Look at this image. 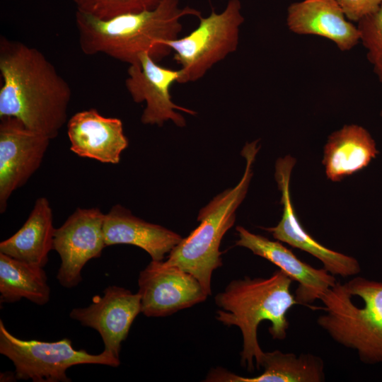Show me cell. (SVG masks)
<instances>
[{
    "mask_svg": "<svg viewBox=\"0 0 382 382\" xmlns=\"http://www.w3.org/2000/svg\"><path fill=\"white\" fill-rule=\"evenodd\" d=\"M0 74V118L55 138L68 121L72 92L52 62L37 48L1 36Z\"/></svg>",
    "mask_w": 382,
    "mask_h": 382,
    "instance_id": "obj_1",
    "label": "cell"
},
{
    "mask_svg": "<svg viewBox=\"0 0 382 382\" xmlns=\"http://www.w3.org/2000/svg\"><path fill=\"white\" fill-rule=\"evenodd\" d=\"M179 1L161 0L153 9L108 19L76 11L80 49L86 55L103 54L129 65L138 64L144 52L158 62L172 52L164 42L179 37L181 18L202 16L195 8L180 7Z\"/></svg>",
    "mask_w": 382,
    "mask_h": 382,
    "instance_id": "obj_2",
    "label": "cell"
},
{
    "mask_svg": "<svg viewBox=\"0 0 382 382\" xmlns=\"http://www.w3.org/2000/svg\"><path fill=\"white\" fill-rule=\"evenodd\" d=\"M292 281L278 270L268 277L233 280L215 296V303L221 308L216 318L226 325L238 327L241 332V364L249 371L255 369V364L260 369L265 353L257 337L261 322L271 323L269 332L274 340H283L286 337L289 323L286 314L293 306L299 304L290 291Z\"/></svg>",
    "mask_w": 382,
    "mask_h": 382,
    "instance_id": "obj_3",
    "label": "cell"
},
{
    "mask_svg": "<svg viewBox=\"0 0 382 382\" xmlns=\"http://www.w3.org/2000/svg\"><path fill=\"white\" fill-rule=\"evenodd\" d=\"M318 325L366 364H382V282L355 277L336 282L320 299Z\"/></svg>",
    "mask_w": 382,
    "mask_h": 382,
    "instance_id": "obj_4",
    "label": "cell"
},
{
    "mask_svg": "<svg viewBox=\"0 0 382 382\" xmlns=\"http://www.w3.org/2000/svg\"><path fill=\"white\" fill-rule=\"evenodd\" d=\"M258 140L246 143L241 151L245 168L239 183L214 197L197 216L199 225L170 251L165 262L191 274L208 296L213 272L222 265L221 241L234 224L236 211L244 199L253 176V165L260 149Z\"/></svg>",
    "mask_w": 382,
    "mask_h": 382,
    "instance_id": "obj_5",
    "label": "cell"
},
{
    "mask_svg": "<svg viewBox=\"0 0 382 382\" xmlns=\"http://www.w3.org/2000/svg\"><path fill=\"white\" fill-rule=\"evenodd\" d=\"M199 19L198 26L190 34L164 42L180 65L178 83L200 79L238 47L240 27L244 22L240 0H229L221 13L212 9L209 16Z\"/></svg>",
    "mask_w": 382,
    "mask_h": 382,
    "instance_id": "obj_6",
    "label": "cell"
},
{
    "mask_svg": "<svg viewBox=\"0 0 382 382\" xmlns=\"http://www.w3.org/2000/svg\"><path fill=\"white\" fill-rule=\"evenodd\" d=\"M0 353L15 366L18 380L33 382H70L66 370L79 364H100L117 367L119 358L103 351L99 354L77 350L71 340L56 342L22 340L12 335L0 320Z\"/></svg>",
    "mask_w": 382,
    "mask_h": 382,
    "instance_id": "obj_7",
    "label": "cell"
},
{
    "mask_svg": "<svg viewBox=\"0 0 382 382\" xmlns=\"http://www.w3.org/2000/svg\"><path fill=\"white\" fill-rule=\"evenodd\" d=\"M105 214L99 208H77L57 228L53 250L61 259L59 283L71 289L81 281V271L91 259L99 257L107 247L103 233Z\"/></svg>",
    "mask_w": 382,
    "mask_h": 382,
    "instance_id": "obj_8",
    "label": "cell"
},
{
    "mask_svg": "<svg viewBox=\"0 0 382 382\" xmlns=\"http://www.w3.org/2000/svg\"><path fill=\"white\" fill-rule=\"evenodd\" d=\"M0 212L40 168L51 139L12 117L0 118Z\"/></svg>",
    "mask_w": 382,
    "mask_h": 382,
    "instance_id": "obj_9",
    "label": "cell"
},
{
    "mask_svg": "<svg viewBox=\"0 0 382 382\" xmlns=\"http://www.w3.org/2000/svg\"><path fill=\"white\" fill-rule=\"evenodd\" d=\"M138 286L141 313L147 317L170 316L208 296L194 276L165 260H151L140 272Z\"/></svg>",
    "mask_w": 382,
    "mask_h": 382,
    "instance_id": "obj_10",
    "label": "cell"
},
{
    "mask_svg": "<svg viewBox=\"0 0 382 382\" xmlns=\"http://www.w3.org/2000/svg\"><path fill=\"white\" fill-rule=\"evenodd\" d=\"M127 74L125 87L133 101L146 103L141 117L143 124L161 127L165 122L171 120L178 127H183L186 121L178 110L196 114L194 110L176 105L171 99L170 89L180 77L179 69L161 66L148 52H144L138 64L129 65Z\"/></svg>",
    "mask_w": 382,
    "mask_h": 382,
    "instance_id": "obj_11",
    "label": "cell"
},
{
    "mask_svg": "<svg viewBox=\"0 0 382 382\" xmlns=\"http://www.w3.org/2000/svg\"><path fill=\"white\" fill-rule=\"evenodd\" d=\"M296 160L291 156L277 159L274 177L281 192L283 206L282 219L277 226L265 228L279 241L305 251L318 259L323 268L332 275L355 276L361 271L354 257L328 248L313 238L301 224L293 207L290 195V178Z\"/></svg>",
    "mask_w": 382,
    "mask_h": 382,
    "instance_id": "obj_12",
    "label": "cell"
},
{
    "mask_svg": "<svg viewBox=\"0 0 382 382\" xmlns=\"http://www.w3.org/2000/svg\"><path fill=\"white\" fill-rule=\"evenodd\" d=\"M139 313L141 298L138 293L110 286L105 289L102 296L93 298L88 306L72 309L69 317L97 330L104 344L103 351L119 358L122 342Z\"/></svg>",
    "mask_w": 382,
    "mask_h": 382,
    "instance_id": "obj_13",
    "label": "cell"
},
{
    "mask_svg": "<svg viewBox=\"0 0 382 382\" xmlns=\"http://www.w3.org/2000/svg\"><path fill=\"white\" fill-rule=\"evenodd\" d=\"M236 245L249 249L254 255L271 262L298 283L295 299L301 305L320 300L322 295L337 282L334 275L324 268L316 269L301 261L279 241H273L238 226Z\"/></svg>",
    "mask_w": 382,
    "mask_h": 382,
    "instance_id": "obj_14",
    "label": "cell"
},
{
    "mask_svg": "<svg viewBox=\"0 0 382 382\" xmlns=\"http://www.w3.org/2000/svg\"><path fill=\"white\" fill-rule=\"evenodd\" d=\"M67 134L73 153L103 163H118L129 145L122 120L95 108L74 114L67 121Z\"/></svg>",
    "mask_w": 382,
    "mask_h": 382,
    "instance_id": "obj_15",
    "label": "cell"
},
{
    "mask_svg": "<svg viewBox=\"0 0 382 382\" xmlns=\"http://www.w3.org/2000/svg\"><path fill=\"white\" fill-rule=\"evenodd\" d=\"M286 25L299 35H317L333 42L341 51L360 41L357 26L345 16L336 0H303L289 5Z\"/></svg>",
    "mask_w": 382,
    "mask_h": 382,
    "instance_id": "obj_16",
    "label": "cell"
},
{
    "mask_svg": "<svg viewBox=\"0 0 382 382\" xmlns=\"http://www.w3.org/2000/svg\"><path fill=\"white\" fill-rule=\"evenodd\" d=\"M103 233L106 246L127 244L145 250L152 260H163L183 238L162 226L133 215L120 204L105 214Z\"/></svg>",
    "mask_w": 382,
    "mask_h": 382,
    "instance_id": "obj_17",
    "label": "cell"
},
{
    "mask_svg": "<svg viewBox=\"0 0 382 382\" xmlns=\"http://www.w3.org/2000/svg\"><path fill=\"white\" fill-rule=\"evenodd\" d=\"M261 367L264 371L253 377H244L223 368L212 369L205 381L212 382H322L325 381L324 362L312 354L284 353L278 349L264 353Z\"/></svg>",
    "mask_w": 382,
    "mask_h": 382,
    "instance_id": "obj_18",
    "label": "cell"
},
{
    "mask_svg": "<svg viewBox=\"0 0 382 382\" xmlns=\"http://www.w3.org/2000/svg\"><path fill=\"white\" fill-rule=\"evenodd\" d=\"M378 151L374 139L363 127L345 125L329 136L323 163L328 178L340 181L366 168Z\"/></svg>",
    "mask_w": 382,
    "mask_h": 382,
    "instance_id": "obj_19",
    "label": "cell"
},
{
    "mask_svg": "<svg viewBox=\"0 0 382 382\" xmlns=\"http://www.w3.org/2000/svg\"><path fill=\"white\" fill-rule=\"evenodd\" d=\"M54 231L50 202L40 197L21 228L0 243V253L44 267L48 262L49 253L53 250Z\"/></svg>",
    "mask_w": 382,
    "mask_h": 382,
    "instance_id": "obj_20",
    "label": "cell"
},
{
    "mask_svg": "<svg viewBox=\"0 0 382 382\" xmlns=\"http://www.w3.org/2000/svg\"><path fill=\"white\" fill-rule=\"evenodd\" d=\"M25 298L39 305L50 298V288L43 267L0 253V302L14 303Z\"/></svg>",
    "mask_w": 382,
    "mask_h": 382,
    "instance_id": "obj_21",
    "label": "cell"
},
{
    "mask_svg": "<svg viewBox=\"0 0 382 382\" xmlns=\"http://www.w3.org/2000/svg\"><path fill=\"white\" fill-rule=\"evenodd\" d=\"M76 11L101 19L156 7L161 0H73Z\"/></svg>",
    "mask_w": 382,
    "mask_h": 382,
    "instance_id": "obj_22",
    "label": "cell"
},
{
    "mask_svg": "<svg viewBox=\"0 0 382 382\" xmlns=\"http://www.w3.org/2000/svg\"><path fill=\"white\" fill-rule=\"evenodd\" d=\"M357 23L360 41L366 50L367 58L382 84V4L376 12Z\"/></svg>",
    "mask_w": 382,
    "mask_h": 382,
    "instance_id": "obj_23",
    "label": "cell"
},
{
    "mask_svg": "<svg viewBox=\"0 0 382 382\" xmlns=\"http://www.w3.org/2000/svg\"><path fill=\"white\" fill-rule=\"evenodd\" d=\"M346 18L352 22L358 23L365 17L376 12L382 0H336Z\"/></svg>",
    "mask_w": 382,
    "mask_h": 382,
    "instance_id": "obj_24",
    "label": "cell"
},
{
    "mask_svg": "<svg viewBox=\"0 0 382 382\" xmlns=\"http://www.w3.org/2000/svg\"><path fill=\"white\" fill-rule=\"evenodd\" d=\"M0 379L1 381H11V380L10 379L14 381L15 379H16L15 372L1 373Z\"/></svg>",
    "mask_w": 382,
    "mask_h": 382,
    "instance_id": "obj_25",
    "label": "cell"
},
{
    "mask_svg": "<svg viewBox=\"0 0 382 382\" xmlns=\"http://www.w3.org/2000/svg\"><path fill=\"white\" fill-rule=\"evenodd\" d=\"M381 115L382 116V111H381Z\"/></svg>",
    "mask_w": 382,
    "mask_h": 382,
    "instance_id": "obj_26",
    "label": "cell"
}]
</instances>
